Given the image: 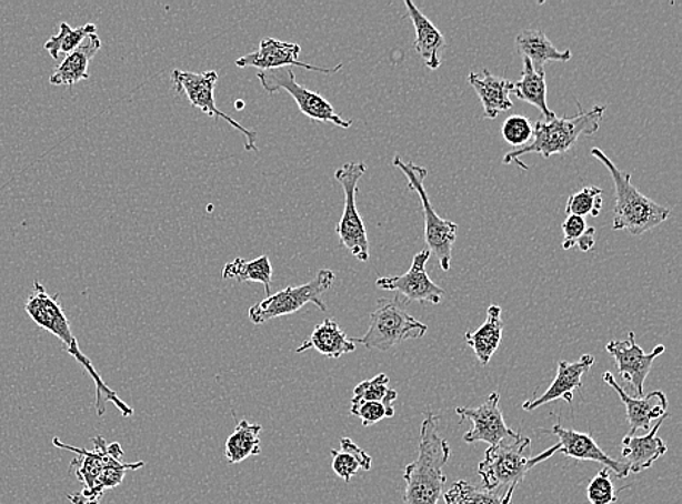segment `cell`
<instances>
[{"label": "cell", "instance_id": "1", "mask_svg": "<svg viewBox=\"0 0 682 504\" xmlns=\"http://www.w3.org/2000/svg\"><path fill=\"white\" fill-rule=\"evenodd\" d=\"M26 311L28 317H30L37 326L54 334V336L63 343L66 352L72 355L74 360L83 366L84 371L91 375L97 387L96 409L98 416H103L107 403L114 404V406L120 410L122 416H133V407L122 402L120 395L117 394L114 390L108 387V384L103 383L100 374L93 369L91 360H89L81 351V347H79L78 339L74 337L72 327H70L68 315H66L63 308H61L59 295H50L46 286L42 285L40 281H36L34 289H32L31 295L28 296Z\"/></svg>", "mask_w": 682, "mask_h": 504}, {"label": "cell", "instance_id": "2", "mask_svg": "<svg viewBox=\"0 0 682 504\" xmlns=\"http://www.w3.org/2000/svg\"><path fill=\"white\" fill-rule=\"evenodd\" d=\"M451 450L439 433V419L428 412L421 425L418 458L404 468V504H439L447 477L444 465Z\"/></svg>", "mask_w": 682, "mask_h": 504}, {"label": "cell", "instance_id": "3", "mask_svg": "<svg viewBox=\"0 0 682 504\" xmlns=\"http://www.w3.org/2000/svg\"><path fill=\"white\" fill-rule=\"evenodd\" d=\"M580 114L575 117H553L550 120H540L533 127V140L520 149L511 150L505 154L502 162L515 163L521 155L535 153L544 159L554 154H564L573 148L582 135H594L600 130L602 118L606 107L596 105L590 111H583L581 103Z\"/></svg>", "mask_w": 682, "mask_h": 504}, {"label": "cell", "instance_id": "4", "mask_svg": "<svg viewBox=\"0 0 682 504\" xmlns=\"http://www.w3.org/2000/svg\"><path fill=\"white\" fill-rule=\"evenodd\" d=\"M591 154L599 159L613 178L615 190V210L613 220L614 232H629L642 235L665 223L671 216V210L649 200L632 183V175L620 171L601 149L594 148Z\"/></svg>", "mask_w": 682, "mask_h": 504}, {"label": "cell", "instance_id": "5", "mask_svg": "<svg viewBox=\"0 0 682 504\" xmlns=\"http://www.w3.org/2000/svg\"><path fill=\"white\" fill-rule=\"evenodd\" d=\"M530 445V437L520 435L508 437L500 444L489 447L478 468L483 488L497 493H505L507 490L516 488L529 474V471L559 452V445H554L544 451L543 454L534 456V458H526L525 452Z\"/></svg>", "mask_w": 682, "mask_h": 504}, {"label": "cell", "instance_id": "6", "mask_svg": "<svg viewBox=\"0 0 682 504\" xmlns=\"http://www.w3.org/2000/svg\"><path fill=\"white\" fill-rule=\"evenodd\" d=\"M408 303L402 296L380 299L378 309L370 315V327L364 336L354 339L367 350L389 351L409 339H421L428 326L412 317L404 308Z\"/></svg>", "mask_w": 682, "mask_h": 504}, {"label": "cell", "instance_id": "7", "mask_svg": "<svg viewBox=\"0 0 682 504\" xmlns=\"http://www.w3.org/2000/svg\"><path fill=\"white\" fill-rule=\"evenodd\" d=\"M393 167L401 169L403 175L408 178L409 191L417 192L420 195L423 215H425V242L428 251L434 253L439 259L441 270L450 271L451 254H453V244L458 239L459 225L453 221L441 219L435 210L432 209L430 196L423 182L428 177L425 168L418 167L413 162H403L399 155H394Z\"/></svg>", "mask_w": 682, "mask_h": 504}, {"label": "cell", "instance_id": "8", "mask_svg": "<svg viewBox=\"0 0 682 504\" xmlns=\"http://www.w3.org/2000/svg\"><path fill=\"white\" fill-rule=\"evenodd\" d=\"M333 282H335V273L324 268L308 284L289 286L277 294L267 296L261 303L253 304L248 311L249 320L257 326H261L270 320L298 313L305 304H314L319 310L327 311L322 295L332 289Z\"/></svg>", "mask_w": 682, "mask_h": 504}, {"label": "cell", "instance_id": "9", "mask_svg": "<svg viewBox=\"0 0 682 504\" xmlns=\"http://www.w3.org/2000/svg\"><path fill=\"white\" fill-rule=\"evenodd\" d=\"M365 171V163L357 162L345 163L335 172V179L340 182L343 194H345V205H343L340 223L337 225V234L342 246L360 262H369L370 259V243L369 238H367L364 221L357 210L359 182L364 177Z\"/></svg>", "mask_w": 682, "mask_h": 504}, {"label": "cell", "instance_id": "10", "mask_svg": "<svg viewBox=\"0 0 682 504\" xmlns=\"http://www.w3.org/2000/svg\"><path fill=\"white\" fill-rule=\"evenodd\" d=\"M218 80L219 74L214 70L205 73L183 72V70H173L172 72L173 89H175L178 95H185L192 107L204 112L207 117L213 118L214 121H228L233 129H237L247 139V143H244L247 152H258V134L255 131L244 129L232 117L219 110L214 93Z\"/></svg>", "mask_w": 682, "mask_h": 504}, {"label": "cell", "instance_id": "11", "mask_svg": "<svg viewBox=\"0 0 682 504\" xmlns=\"http://www.w3.org/2000/svg\"><path fill=\"white\" fill-rule=\"evenodd\" d=\"M258 80H260L262 88L268 93H277L285 91L294 101L298 102L300 111L310 120L331 122L341 129H350L352 121L343 120L338 114L331 102H328L318 92L310 91V89L301 87L299 82H295V74L293 69L284 68L279 70H271V72H258Z\"/></svg>", "mask_w": 682, "mask_h": 504}, {"label": "cell", "instance_id": "12", "mask_svg": "<svg viewBox=\"0 0 682 504\" xmlns=\"http://www.w3.org/2000/svg\"><path fill=\"white\" fill-rule=\"evenodd\" d=\"M431 252L425 249L417 253L412 259V265L401 276L379 278L375 285L379 289L397 291L407 303L440 304L444 299V290L432 282L427 272V262L430 261Z\"/></svg>", "mask_w": 682, "mask_h": 504}, {"label": "cell", "instance_id": "13", "mask_svg": "<svg viewBox=\"0 0 682 504\" xmlns=\"http://www.w3.org/2000/svg\"><path fill=\"white\" fill-rule=\"evenodd\" d=\"M500 393H492L481 407L455 409V413L459 414L462 422H472V429L464 435V441L468 444L487 442V444L495 446L508 437L520 436L519 432L507 426L500 409Z\"/></svg>", "mask_w": 682, "mask_h": 504}, {"label": "cell", "instance_id": "14", "mask_svg": "<svg viewBox=\"0 0 682 504\" xmlns=\"http://www.w3.org/2000/svg\"><path fill=\"white\" fill-rule=\"evenodd\" d=\"M92 442L96 445V450L88 451L66 445L58 437L53 440L54 446L78 454L77 458L70 464V471L77 475L79 482L83 483V493L91 492L96 487L98 480L101 478V475L106 473L108 466L120 463L122 454H124L120 444L108 445L102 436L93 437Z\"/></svg>", "mask_w": 682, "mask_h": 504}, {"label": "cell", "instance_id": "15", "mask_svg": "<svg viewBox=\"0 0 682 504\" xmlns=\"http://www.w3.org/2000/svg\"><path fill=\"white\" fill-rule=\"evenodd\" d=\"M301 47L294 44V42H285L277 39H263L260 44V49L253 51L251 54L243 56V58L237 60L238 68L248 69L255 68L261 72H271V70H279L282 68H290V65H298V68L310 70V72H318L323 74H333L340 72L342 64L335 65V68H319V65L305 64L300 61Z\"/></svg>", "mask_w": 682, "mask_h": 504}, {"label": "cell", "instance_id": "16", "mask_svg": "<svg viewBox=\"0 0 682 504\" xmlns=\"http://www.w3.org/2000/svg\"><path fill=\"white\" fill-rule=\"evenodd\" d=\"M605 351L614 357L620 375L632 385L638 395H644V381L652 370L653 362L665 352V346H656L652 352H643L636 343V334L629 333V341H611Z\"/></svg>", "mask_w": 682, "mask_h": 504}, {"label": "cell", "instance_id": "17", "mask_svg": "<svg viewBox=\"0 0 682 504\" xmlns=\"http://www.w3.org/2000/svg\"><path fill=\"white\" fill-rule=\"evenodd\" d=\"M540 432L558 436L559 452L564 456L578 461H592V463L604 465L605 468L613 470L618 478L629 477L630 470L625 461H618L606 455L590 433H581L573 431V429L563 427L561 423L554 425L550 431L548 429H540Z\"/></svg>", "mask_w": 682, "mask_h": 504}, {"label": "cell", "instance_id": "18", "mask_svg": "<svg viewBox=\"0 0 682 504\" xmlns=\"http://www.w3.org/2000/svg\"><path fill=\"white\" fill-rule=\"evenodd\" d=\"M605 384L615 390L620 400L628 410V421L630 425L629 435H636L638 431H651L652 421H660L668 414V399L663 391H652L642 399L630 397L615 381L613 372L606 371L604 374Z\"/></svg>", "mask_w": 682, "mask_h": 504}, {"label": "cell", "instance_id": "19", "mask_svg": "<svg viewBox=\"0 0 682 504\" xmlns=\"http://www.w3.org/2000/svg\"><path fill=\"white\" fill-rule=\"evenodd\" d=\"M594 364L595 357L592 355H582L580 361L572 362V364L566 361H559L556 379L553 380L549 390L545 391L542 397L522 404V409L525 412H533V410L542 407L544 404L556 402V400L572 403L575 391L582 389V376Z\"/></svg>", "mask_w": 682, "mask_h": 504}, {"label": "cell", "instance_id": "20", "mask_svg": "<svg viewBox=\"0 0 682 504\" xmlns=\"http://www.w3.org/2000/svg\"><path fill=\"white\" fill-rule=\"evenodd\" d=\"M666 417L668 414L661 417L644 436L628 435L623 437L622 455L625 464L629 465L630 473L639 474L651 468L661 456L666 454L668 446L662 437L658 436V431H660Z\"/></svg>", "mask_w": 682, "mask_h": 504}, {"label": "cell", "instance_id": "21", "mask_svg": "<svg viewBox=\"0 0 682 504\" xmlns=\"http://www.w3.org/2000/svg\"><path fill=\"white\" fill-rule=\"evenodd\" d=\"M468 80L470 87L481 98L484 118H488V120H495L502 112L512 110V107H514L511 101L514 83L511 80L493 77L488 69H484L482 73H470Z\"/></svg>", "mask_w": 682, "mask_h": 504}, {"label": "cell", "instance_id": "22", "mask_svg": "<svg viewBox=\"0 0 682 504\" xmlns=\"http://www.w3.org/2000/svg\"><path fill=\"white\" fill-rule=\"evenodd\" d=\"M408 9L407 18L413 22L415 27L417 39L413 41V49L421 56L423 63L431 70L441 68L442 53L447 49V41L441 34L439 28L434 26L423 13L418 9L415 3L404 2Z\"/></svg>", "mask_w": 682, "mask_h": 504}, {"label": "cell", "instance_id": "23", "mask_svg": "<svg viewBox=\"0 0 682 504\" xmlns=\"http://www.w3.org/2000/svg\"><path fill=\"white\" fill-rule=\"evenodd\" d=\"M101 46L100 37L97 34L89 36L77 50L66 56L64 60L56 68L54 73L51 74L50 83L54 87H61V84L73 87L81 80H88L89 63L101 50Z\"/></svg>", "mask_w": 682, "mask_h": 504}, {"label": "cell", "instance_id": "24", "mask_svg": "<svg viewBox=\"0 0 682 504\" xmlns=\"http://www.w3.org/2000/svg\"><path fill=\"white\" fill-rule=\"evenodd\" d=\"M312 347L322 353L323 356L331 357V360H340L342 355L354 352L357 343L354 339L347 336L340 324L328 319L314 327L309 341L301 343L295 352H305L312 350Z\"/></svg>", "mask_w": 682, "mask_h": 504}, {"label": "cell", "instance_id": "25", "mask_svg": "<svg viewBox=\"0 0 682 504\" xmlns=\"http://www.w3.org/2000/svg\"><path fill=\"white\" fill-rule=\"evenodd\" d=\"M515 46L522 59H529L531 65L538 72H544V65L550 61H569L572 59L571 50H558L543 31H521L516 36Z\"/></svg>", "mask_w": 682, "mask_h": 504}, {"label": "cell", "instance_id": "26", "mask_svg": "<svg viewBox=\"0 0 682 504\" xmlns=\"http://www.w3.org/2000/svg\"><path fill=\"white\" fill-rule=\"evenodd\" d=\"M503 332L502 309L492 304L488 309L487 322L477 332L465 333V343L472 347L474 355L483 366L492 360L493 353L501 345Z\"/></svg>", "mask_w": 682, "mask_h": 504}, {"label": "cell", "instance_id": "27", "mask_svg": "<svg viewBox=\"0 0 682 504\" xmlns=\"http://www.w3.org/2000/svg\"><path fill=\"white\" fill-rule=\"evenodd\" d=\"M522 77L519 82L514 83V92L516 98L521 99L530 105L539 108L544 120L556 117L548 105V83H545V72H538L531 65L529 59H522Z\"/></svg>", "mask_w": 682, "mask_h": 504}, {"label": "cell", "instance_id": "28", "mask_svg": "<svg viewBox=\"0 0 682 504\" xmlns=\"http://www.w3.org/2000/svg\"><path fill=\"white\" fill-rule=\"evenodd\" d=\"M262 426L248 421L238 423L224 445V456L229 464H241L251 456L261 454Z\"/></svg>", "mask_w": 682, "mask_h": 504}, {"label": "cell", "instance_id": "29", "mask_svg": "<svg viewBox=\"0 0 682 504\" xmlns=\"http://www.w3.org/2000/svg\"><path fill=\"white\" fill-rule=\"evenodd\" d=\"M331 454L333 456V473L345 483H350L351 478L359 474L361 470L370 471L371 465H373V458L350 437H342L341 451L332 450Z\"/></svg>", "mask_w": 682, "mask_h": 504}, {"label": "cell", "instance_id": "30", "mask_svg": "<svg viewBox=\"0 0 682 504\" xmlns=\"http://www.w3.org/2000/svg\"><path fill=\"white\" fill-rule=\"evenodd\" d=\"M223 280H238V282H258L265 286L267 296L271 295L272 266L267 254L255 261H244L242 258L234 259L223 268Z\"/></svg>", "mask_w": 682, "mask_h": 504}, {"label": "cell", "instance_id": "31", "mask_svg": "<svg viewBox=\"0 0 682 504\" xmlns=\"http://www.w3.org/2000/svg\"><path fill=\"white\" fill-rule=\"evenodd\" d=\"M515 488L507 490L505 493L491 492L483 487L459 480L449 492L444 493L445 504H512Z\"/></svg>", "mask_w": 682, "mask_h": 504}, {"label": "cell", "instance_id": "32", "mask_svg": "<svg viewBox=\"0 0 682 504\" xmlns=\"http://www.w3.org/2000/svg\"><path fill=\"white\" fill-rule=\"evenodd\" d=\"M97 34V27L93 23H84L83 27L72 28L68 22H60L59 34L51 37L46 42L44 49L49 51L51 58L58 60L60 54H70L82 44L89 36Z\"/></svg>", "mask_w": 682, "mask_h": 504}, {"label": "cell", "instance_id": "33", "mask_svg": "<svg viewBox=\"0 0 682 504\" xmlns=\"http://www.w3.org/2000/svg\"><path fill=\"white\" fill-rule=\"evenodd\" d=\"M389 376L385 374H379L374 379L362 381L354 389L351 404L379 402L383 403L384 406L393 407L394 402L398 400V393L389 387Z\"/></svg>", "mask_w": 682, "mask_h": 504}, {"label": "cell", "instance_id": "34", "mask_svg": "<svg viewBox=\"0 0 682 504\" xmlns=\"http://www.w3.org/2000/svg\"><path fill=\"white\" fill-rule=\"evenodd\" d=\"M564 251L580 248L582 252H590L595 244V229L586 224L583 216L566 215L562 224Z\"/></svg>", "mask_w": 682, "mask_h": 504}, {"label": "cell", "instance_id": "35", "mask_svg": "<svg viewBox=\"0 0 682 504\" xmlns=\"http://www.w3.org/2000/svg\"><path fill=\"white\" fill-rule=\"evenodd\" d=\"M602 190L596 187H585L582 191L569 196L566 215L599 216L602 209Z\"/></svg>", "mask_w": 682, "mask_h": 504}, {"label": "cell", "instance_id": "36", "mask_svg": "<svg viewBox=\"0 0 682 504\" xmlns=\"http://www.w3.org/2000/svg\"><path fill=\"white\" fill-rule=\"evenodd\" d=\"M503 140L512 148L520 149L522 145L529 144L533 137L534 129L531 121L525 115L508 117L501 127Z\"/></svg>", "mask_w": 682, "mask_h": 504}, {"label": "cell", "instance_id": "37", "mask_svg": "<svg viewBox=\"0 0 682 504\" xmlns=\"http://www.w3.org/2000/svg\"><path fill=\"white\" fill-rule=\"evenodd\" d=\"M586 497L591 504H614L618 502L609 468L600 470L595 477L591 480L586 488Z\"/></svg>", "mask_w": 682, "mask_h": 504}, {"label": "cell", "instance_id": "38", "mask_svg": "<svg viewBox=\"0 0 682 504\" xmlns=\"http://www.w3.org/2000/svg\"><path fill=\"white\" fill-rule=\"evenodd\" d=\"M351 414L361 419L362 426L369 427L375 423L384 421V419L394 416V407L384 406L379 402H364L351 404Z\"/></svg>", "mask_w": 682, "mask_h": 504}]
</instances>
